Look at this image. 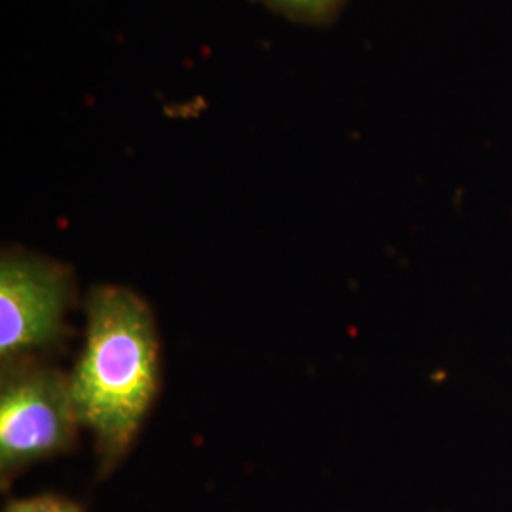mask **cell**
<instances>
[{
  "instance_id": "obj_1",
  "label": "cell",
  "mask_w": 512,
  "mask_h": 512,
  "mask_svg": "<svg viewBox=\"0 0 512 512\" xmlns=\"http://www.w3.org/2000/svg\"><path fill=\"white\" fill-rule=\"evenodd\" d=\"M86 311L84 348L69 378L76 416L92 431L105 476L126 458L156 397L158 338L150 308L124 287H95Z\"/></svg>"
},
{
  "instance_id": "obj_2",
  "label": "cell",
  "mask_w": 512,
  "mask_h": 512,
  "mask_svg": "<svg viewBox=\"0 0 512 512\" xmlns=\"http://www.w3.org/2000/svg\"><path fill=\"white\" fill-rule=\"evenodd\" d=\"M80 421L71 378L25 357L2 365L0 376V480L6 488L38 461L73 450Z\"/></svg>"
},
{
  "instance_id": "obj_3",
  "label": "cell",
  "mask_w": 512,
  "mask_h": 512,
  "mask_svg": "<svg viewBox=\"0 0 512 512\" xmlns=\"http://www.w3.org/2000/svg\"><path fill=\"white\" fill-rule=\"evenodd\" d=\"M71 272L65 264L19 249L0 258V361L35 357L65 334L71 296Z\"/></svg>"
},
{
  "instance_id": "obj_4",
  "label": "cell",
  "mask_w": 512,
  "mask_h": 512,
  "mask_svg": "<svg viewBox=\"0 0 512 512\" xmlns=\"http://www.w3.org/2000/svg\"><path fill=\"white\" fill-rule=\"evenodd\" d=\"M283 18L308 25H327L338 18L348 0H258Z\"/></svg>"
},
{
  "instance_id": "obj_5",
  "label": "cell",
  "mask_w": 512,
  "mask_h": 512,
  "mask_svg": "<svg viewBox=\"0 0 512 512\" xmlns=\"http://www.w3.org/2000/svg\"><path fill=\"white\" fill-rule=\"evenodd\" d=\"M2 512H84L80 505L59 495H37L10 501Z\"/></svg>"
}]
</instances>
